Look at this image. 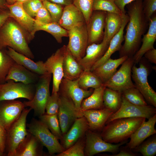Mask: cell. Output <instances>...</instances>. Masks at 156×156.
<instances>
[{
	"label": "cell",
	"instance_id": "23",
	"mask_svg": "<svg viewBox=\"0 0 156 156\" xmlns=\"http://www.w3.org/2000/svg\"><path fill=\"white\" fill-rule=\"evenodd\" d=\"M58 23L67 31L86 23L82 13L73 4L64 7L62 16Z\"/></svg>",
	"mask_w": 156,
	"mask_h": 156
},
{
	"label": "cell",
	"instance_id": "40",
	"mask_svg": "<svg viewBox=\"0 0 156 156\" xmlns=\"http://www.w3.org/2000/svg\"><path fill=\"white\" fill-rule=\"evenodd\" d=\"M14 62L5 49L0 50V84L5 82V79L9 70Z\"/></svg>",
	"mask_w": 156,
	"mask_h": 156
},
{
	"label": "cell",
	"instance_id": "10",
	"mask_svg": "<svg viewBox=\"0 0 156 156\" xmlns=\"http://www.w3.org/2000/svg\"><path fill=\"white\" fill-rule=\"evenodd\" d=\"M35 91L33 84H26L11 80L0 84V101L23 98L31 100Z\"/></svg>",
	"mask_w": 156,
	"mask_h": 156
},
{
	"label": "cell",
	"instance_id": "15",
	"mask_svg": "<svg viewBox=\"0 0 156 156\" xmlns=\"http://www.w3.org/2000/svg\"><path fill=\"white\" fill-rule=\"evenodd\" d=\"M78 80L79 78L71 80L63 78L60 86L58 92L71 99L77 110L83 116L81 109L82 101L90 96L94 90L83 89L79 85Z\"/></svg>",
	"mask_w": 156,
	"mask_h": 156
},
{
	"label": "cell",
	"instance_id": "9",
	"mask_svg": "<svg viewBox=\"0 0 156 156\" xmlns=\"http://www.w3.org/2000/svg\"><path fill=\"white\" fill-rule=\"evenodd\" d=\"M134 63L133 56L128 57L112 77L103 83V86L121 92L135 87L131 79L132 69Z\"/></svg>",
	"mask_w": 156,
	"mask_h": 156
},
{
	"label": "cell",
	"instance_id": "29",
	"mask_svg": "<svg viewBox=\"0 0 156 156\" xmlns=\"http://www.w3.org/2000/svg\"><path fill=\"white\" fill-rule=\"evenodd\" d=\"M128 57L125 56L115 59L110 58L91 71L96 75L103 83L112 77L117 70L118 67Z\"/></svg>",
	"mask_w": 156,
	"mask_h": 156
},
{
	"label": "cell",
	"instance_id": "53",
	"mask_svg": "<svg viewBox=\"0 0 156 156\" xmlns=\"http://www.w3.org/2000/svg\"><path fill=\"white\" fill-rule=\"evenodd\" d=\"M51 2L66 6L73 4V0H47Z\"/></svg>",
	"mask_w": 156,
	"mask_h": 156
},
{
	"label": "cell",
	"instance_id": "38",
	"mask_svg": "<svg viewBox=\"0 0 156 156\" xmlns=\"http://www.w3.org/2000/svg\"><path fill=\"white\" fill-rule=\"evenodd\" d=\"M136 152L141 153L143 156H153L156 154V137L152 136L133 149Z\"/></svg>",
	"mask_w": 156,
	"mask_h": 156
},
{
	"label": "cell",
	"instance_id": "51",
	"mask_svg": "<svg viewBox=\"0 0 156 156\" xmlns=\"http://www.w3.org/2000/svg\"><path fill=\"white\" fill-rule=\"evenodd\" d=\"M144 55L149 61L156 64V49L154 48L147 51Z\"/></svg>",
	"mask_w": 156,
	"mask_h": 156
},
{
	"label": "cell",
	"instance_id": "54",
	"mask_svg": "<svg viewBox=\"0 0 156 156\" xmlns=\"http://www.w3.org/2000/svg\"><path fill=\"white\" fill-rule=\"evenodd\" d=\"M0 8L2 10L8 9L7 6L6 0H0Z\"/></svg>",
	"mask_w": 156,
	"mask_h": 156
},
{
	"label": "cell",
	"instance_id": "42",
	"mask_svg": "<svg viewBox=\"0 0 156 156\" xmlns=\"http://www.w3.org/2000/svg\"><path fill=\"white\" fill-rule=\"evenodd\" d=\"M94 0H73V4L82 13L87 24L93 12Z\"/></svg>",
	"mask_w": 156,
	"mask_h": 156
},
{
	"label": "cell",
	"instance_id": "27",
	"mask_svg": "<svg viewBox=\"0 0 156 156\" xmlns=\"http://www.w3.org/2000/svg\"><path fill=\"white\" fill-rule=\"evenodd\" d=\"M128 15H123V21L121 27L118 32L111 40L108 48L103 55L93 66L90 71H92L95 68L100 66L108 59L115 52L119 51L122 47V44L124 40V33L125 27L129 21Z\"/></svg>",
	"mask_w": 156,
	"mask_h": 156
},
{
	"label": "cell",
	"instance_id": "56",
	"mask_svg": "<svg viewBox=\"0 0 156 156\" xmlns=\"http://www.w3.org/2000/svg\"><path fill=\"white\" fill-rule=\"evenodd\" d=\"M28 0H16V1L18 2L23 3Z\"/></svg>",
	"mask_w": 156,
	"mask_h": 156
},
{
	"label": "cell",
	"instance_id": "4",
	"mask_svg": "<svg viewBox=\"0 0 156 156\" xmlns=\"http://www.w3.org/2000/svg\"><path fill=\"white\" fill-rule=\"evenodd\" d=\"M27 131L35 136L43 146L53 155L62 153L65 150L47 126L40 120L33 118L27 124Z\"/></svg>",
	"mask_w": 156,
	"mask_h": 156
},
{
	"label": "cell",
	"instance_id": "25",
	"mask_svg": "<svg viewBox=\"0 0 156 156\" xmlns=\"http://www.w3.org/2000/svg\"><path fill=\"white\" fill-rule=\"evenodd\" d=\"M39 77L38 75L15 62L9 70L5 79V81L11 80L15 82H20L26 84H34L37 82Z\"/></svg>",
	"mask_w": 156,
	"mask_h": 156
},
{
	"label": "cell",
	"instance_id": "6",
	"mask_svg": "<svg viewBox=\"0 0 156 156\" xmlns=\"http://www.w3.org/2000/svg\"><path fill=\"white\" fill-rule=\"evenodd\" d=\"M51 75L48 72L39 76L35 86L33 98L23 102L25 107H29L33 109L34 114L38 117L45 113L46 104L50 96L49 86Z\"/></svg>",
	"mask_w": 156,
	"mask_h": 156
},
{
	"label": "cell",
	"instance_id": "46",
	"mask_svg": "<svg viewBox=\"0 0 156 156\" xmlns=\"http://www.w3.org/2000/svg\"><path fill=\"white\" fill-rule=\"evenodd\" d=\"M143 11L145 18L149 21L156 11V0H144Z\"/></svg>",
	"mask_w": 156,
	"mask_h": 156
},
{
	"label": "cell",
	"instance_id": "44",
	"mask_svg": "<svg viewBox=\"0 0 156 156\" xmlns=\"http://www.w3.org/2000/svg\"><path fill=\"white\" fill-rule=\"evenodd\" d=\"M59 106V95L58 92L52 93L47 101L45 110L47 114L53 115L58 114Z\"/></svg>",
	"mask_w": 156,
	"mask_h": 156
},
{
	"label": "cell",
	"instance_id": "24",
	"mask_svg": "<svg viewBox=\"0 0 156 156\" xmlns=\"http://www.w3.org/2000/svg\"><path fill=\"white\" fill-rule=\"evenodd\" d=\"M5 50L8 54L16 63L39 75L44 74L48 73L43 61H39L35 62L31 58L19 53L12 49L7 47Z\"/></svg>",
	"mask_w": 156,
	"mask_h": 156
},
{
	"label": "cell",
	"instance_id": "49",
	"mask_svg": "<svg viewBox=\"0 0 156 156\" xmlns=\"http://www.w3.org/2000/svg\"><path fill=\"white\" fill-rule=\"evenodd\" d=\"M131 150L125 146L123 147L122 148L119 150L118 153H116L109 156H136L138 154L133 152Z\"/></svg>",
	"mask_w": 156,
	"mask_h": 156
},
{
	"label": "cell",
	"instance_id": "7",
	"mask_svg": "<svg viewBox=\"0 0 156 156\" xmlns=\"http://www.w3.org/2000/svg\"><path fill=\"white\" fill-rule=\"evenodd\" d=\"M139 62V67L133 66L131 77L135 82V87L140 91L145 100L151 105L156 108V93L148 82L149 67L143 60L141 59Z\"/></svg>",
	"mask_w": 156,
	"mask_h": 156
},
{
	"label": "cell",
	"instance_id": "21",
	"mask_svg": "<svg viewBox=\"0 0 156 156\" xmlns=\"http://www.w3.org/2000/svg\"><path fill=\"white\" fill-rule=\"evenodd\" d=\"M82 112L88 122L89 129L94 131L102 130L108 118L114 113L105 107L83 110Z\"/></svg>",
	"mask_w": 156,
	"mask_h": 156
},
{
	"label": "cell",
	"instance_id": "47",
	"mask_svg": "<svg viewBox=\"0 0 156 156\" xmlns=\"http://www.w3.org/2000/svg\"><path fill=\"white\" fill-rule=\"evenodd\" d=\"M35 19L43 23H47L52 22L49 13L43 6L37 12Z\"/></svg>",
	"mask_w": 156,
	"mask_h": 156
},
{
	"label": "cell",
	"instance_id": "30",
	"mask_svg": "<svg viewBox=\"0 0 156 156\" xmlns=\"http://www.w3.org/2000/svg\"><path fill=\"white\" fill-rule=\"evenodd\" d=\"M39 30L44 31L50 33L59 43L62 42L63 37H68V31L62 27L58 23L52 22L43 23L35 19L33 30L31 34L32 38L36 32Z\"/></svg>",
	"mask_w": 156,
	"mask_h": 156
},
{
	"label": "cell",
	"instance_id": "5",
	"mask_svg": "<svg viewBox=\"0 0 156 156\" xmlns=\"http://www.w3.org/2000/svg\"><path fill=\"white\" fill-rule=\"evenodd\" d=\"M31 110L30 107L25 108L18 119L7 130L5 154L7 156H14L17 146L27 135V118Z\"/></svg>",
	"mask_w": 156,
	"mask_h": 156
},
{
	"label": "cell",
	"instance_id": "26",
	"mask_svg": "<svg viewBox=\"0 0 156 156\" xmlns=\"http://www.w3.org/2000/svg\"><path fill=\"white\" fill-rule=\"evenodd\" d=\"M12 18L31 37L35 19L29 16L24 10L22 3L16 1L7 5Z\"/></svg>",
	"mask_w": 156,
	"mask_h": 156
},
{
	"label": "cell",
	"instance_id": "17",
	"mask_svg": "<svg viewBox=\"0 0 156 156\" xmlns=\"http://www.w3.org/2000/svg\"><path fill=\"white\" fill-rule=\"evenodd\" d=\"M86 25L88 44L96 43L103 40L107 12L94 11Z\"/></svg>",
	"mask_w": 156,
	"mask_h": 156
},
{
	"label": "cell",
	"instance_id": "1",
	"mask_svg": "<svg viewBox=\"0 0 156 156\" xmlns=\"http://www.w3.org/2000/svg\"><path fill=\"white\" fill-rule=\"evenodd\" d=\"M129 21L124 36V42L119 50L120 57L133 56L138 49L146 21L143 11L142 0H135L128 4Z\"/></svg>",
	"mask_w": 156,
	"mask_h": 156
},
{
	"label": "cell",
	"instance_id": "36",
	"mask_svg": "<svg viewBox=\"0 0 156 156\" xmlns=\"http://www.w3.org/2000/svg\"><path fill=\"white\" fill-rule=\"evenodd\" d=\"M39 120L48 127L51 133L58 139L60 140L63 134L60 128L57 114L49 115L46 113L39 116Z\"/></svg>",
	"mask_w": 156,
	"mask_h": 156
},
{
	"label": "cell",
	"instance_id": "8",
	"mask_svg": "<svg viewBox=\"0 0 156 156\" xmlns=\"http://www.w3.org/2000/svg\"><path fill=\"white\" fill-rule=\"evenodd\" d=\"M127 141L115 144L110 143L104 140L101 134L88 129L85 134V155L92 156L105 152L116 153L120 147Z\"/></svg>",
	"mask_w": 156,
	"mask_h": 156
},
{
	"label": "cell",
	"instance_id": "35",
	"mask_svg": "<svg viewBox=\"0 0 156 156\" xmlns=\"http://www.w3.org/2000/svg\"><path fill=\"white\" fill-rule=\"evenodd\" d=\"M78 83L81 88L85 90L99 88L103 86V84L100 79L90 70L83 71L79 78Z\"/></svg>",
	"mask_w": 156,
	"mask_h": 156
},
{
	"label": "cell",
	"instance_id": "18",
	"mask_svg": "<svg viewBox=\"0 0 156 156\" xmlns=\"http://www.w3.org/2000/svg\"><path fill=\"white\" fill-rule=\"evenodd\" d=\"M109 43L106 39L103 38L100 43H93L87 46L85 56L78 61L83 70H90L94 64L104 54Z\"/></svg>",
	"mask_w": 156,
	"mask_h": 156
},
{
	"label": "cell",
	"instance_id": "33",
	"mask_svg": "<svg viewBox=\"0 0 156 156\" xmlns=\"http://www.w3.org/2000/svg\"><path fill=\"white\" fill-rule=\"evenodd\" d=\"M105 88V87L102 86L94 89L90 96L83 99L81 106V111L104 108L103 96Z\"/></svg>",
	"mask_w": 156,
	"mask_h": 156
},
{
	"label": "cell",
	"instance_id": "12",
	"mask_svg": "<svg viewBox=\"0 0 156 156\" xmlns=\"http://www.w3.org/2000/svg\"><path fill=\"white\" fill-rule=\"evenodd\" d=\"M156 109L151 105L141 106L133 104L122 96L119 109L109 117L106 124L114 120L124 118L143 117L148 119L156 114Z\"/></svg>",
	"mask_w": 156,
	"mask_h": 156
},
{
	"label": "cell",
	"instance_id": "19",
	"mask_svg": "<svg viewBox=\"0 0 156 156\" xmlns=\"http://www.w3.org/2000/svg\"><path fill=\"white\" fill-rule=\"evenodd\" d=\"M88 129V125L86 118L84 116L78 118L68 131L63 135L60 140V143L65 150L67 149L84 136Z\"/></svg>",
	"mask_w": 156,
	"mask_h": 156
},
{
	"label": "cell",
	"instance_id": "48",
	"mask_svg": "<svg viewBox=\"0 0 156 156\" xmlns=\"http://www.w3.org/2000/svg\"><path fill=\"white\" fill-rule=\"evenodd\" d=\"M7 130L0 124V156L5 155Z\"/></svg>",
	"mask_w": 156,
	"mask_h": 156
},
{
	"label": "cell",
	"instance_id": "11",
	"mask_svg": "<svg viewBox=\"0 0 156 156\" xmlns=\"http://www.w3.org/2000/svg\"><path fill=\"white\" fill-rule=\"evenodd\" d=\"M69 40L67 48L77 61L85 56L88 45V36L86 23L68 30Z\"/></svg>",
	"mask_w": 156,
	"mask_h": 156
},
{
	"label": "cell",
	"instance_id": "2",
	"mask_svg": "<svg viewBox=\"0 0 156 156\" xmlns=\"http://www.w3.org/2000/svg\"><path fill=\"white\" fill-rule=\"evenodd\" d=\"M26 32L10 17L0 29V50L10 47L31 58L34 56L28 45L31 41Z\"/></svg>",
	"mask_w": 156,
	"mask_h": 156
},
{
	"label": "cell",
	"instance_id": "39",
	"mask_svg": "<svg viewBox=\"0 0 156 156\" xmlns=\"http://www.w3.org/2000/svg\"><path fill=\"white\" fill-rule=\"evenodd\" d=\"M92 9L93 11H101L120 15L124 14L116 5L113 0H94Z\"/></svg>",
	"mask_w": 156,
	"mask_h": 156
},
{
	"label": "cell",
	"instance_id": "16",
	"mask_svg": "<svg viewBox=\"0 0 156 156\" xmlns=\"http://www.w3.org/2000/svg\"><path fill=\"white\" fill-rule=\"evenodd\" d=\"M25 107L18 100L0 101V124L7 130L20 116Z\"/></svg>",
	"mask_w": 156,
	"mask_h": 156
},
{
	"label": "cell",
	"instance_id": "37",
	"mask_svg": "<svg viewBox=\"0 0 156 156\" xmlns=\"http://www.w3.org/2000/svg\"><path fill=\"white\" fill-rule=\"evenodd\" d=\"M122 95L127 101L133 104L141 106L148 105L142 94L135 87L122 91Z\"/></svg>",
	"mask_w": 156,
	"mask_h": 156
},
{
	"label": "cell",
	"instance_id": "58",
	"mask_svg": "<svg viewBox=\"0 0 156 156\" xmlns=\"http://www.w3.org/2000/svg\"></svg>",
	"mask_w": 156,
	"mask_h": 156
},
{
	"label": "cell",
	"instance_id": "14",
	"mask_svg": "<svg viewBox=\"0 0 156 156\" xmlns=\"http://www.w3.org/2000/svg\"><path fill=\"white\" fill-rule=\"evenodd\" d=\"M67 50V46L63 45L53 53L44 62L47 72L53 75L52 93L59 91L60 86L63 77V63Z\"/></svg>",
	"mask_w": 156,
	"mask_h": 156
},
{
	"label": "cell",
	"instance_id": "22",
	"mask_svg": "<svg viewBox=\"0 0 156 156\" xmlns=\"http://www.w3.org/2000/svg\"><path fill=\"white\" fill-rule=\"evenodd\" d=\"M43 147L35 136L28 132L17 146L14 156H41Z\"/></svg>",
	"mask_w": 156,
	"mask_h": 156
},
{
	"label": "cell",
	"instance_id": "43",
	"mask_svg": "<svg viewBox=\"0 0 156 156\" xmlns=\"http://www.w3.org/2000/svg\"><path fill=\"white\" fill-rule=\"evenodd\" d=\"M43 6L47 10L51 17L52 22L58 23L63 13V5L49 1L42 0Z\"/></svg>",
	"mask_w": 156,
	"mask_h": 156
},
{
	"label": "cell",
	"instance_id": "55",
	"mask_svg": "<svg viewBox=\"0 0 156 156\" xmlns=\"http://www.w3.org/2000/svg\"><path fill=\"white\" fill-rule=\"evenodd\" d=\"M7 5L13 4L16 2V0H6Z\"/></svg>",
	"mask_w": 156,
	"mask_h": 156
},
{
	"label": "cell",
	"instance_id": "31",
	"mask_svg": "<svg viewBox=\"0 0 156 156\" xmlns=\"http://www.w3.org/2000/svg\"><path fill=\"white\" fill-rule=\"evenodd\" d=\"M63 78L71 80L79 78L84 71L68 48L63 61Z\"/></svg>",
	"mask_w": 156,
	"mask_h": 156
},
{
	"label": "cell",
	"instance_id": "45",
	"mask_svg": "<svg viewBox=\"0 0 156 156\" xmlns=\"http://www.w3.org/2000/svg\"><path fill=\"white\" fill-rule=\"evenodd\" d=\"M23 7L31 17H35L38 10L43 6L42 0H28L22 3Z\"/></svg>",
	"mask_w": 156,
	"mask_h": 156
},
{
	"label": "cell",
	"instance_id": "50",
	"mask_svg": "<svg viewBox=\"0 0 156 156\" xmlns=\"http://www.w3.org/2000/svg\"><path fill=\"white\" fill-rule=\"evenodd\" d=\"M135 0H114L118 8L123 14H125V7L126 5L131 3Z\"/></svg>",
	"mask_w": 156,
	"mask_h": 156
},
{
	"label": "cell",
	"instance_id": "13",
	"mask_svg": "<svg viewBox=\"0 0 156 156\" xmlns=\"http://www.w3.org/2000/svg\"><path fill=\"white\" fill-rule=\"evenodd\" d=\"M58 93L59 106L57 115L63 135L68 131L77 118L83 116L77 110L71 99Z\"/></svg>",
	"mask_w": 156,
	"mask_h": 156
},
{
	"label": "cell",
	"instance_id": "20",
	"mask_svg": "<svg viewBox=\"0 0 156 156\" xmlns=\"http://www.w3.org/2000/svg\"><path fill=\"white\" fill-rule=\"evenodd\" d=\"M143 121L139 127L130 136L129 142L126 147L131 150L139 145L146 138L156 133L155 125L156 122V114Z\"/></svg>",
	"mask_w": 156,
	"mask_h": 156
},
{
	"label": "cell",
	"instance_id": "52",
	"mask_svg": "<svg viewBox=\"0 0 156 156\" xmlns=\"http://www.w3.org/2000/svg\"><path fill=\"white\" fill-rule=\"evenodd\" d=\"M10 17L11 16L9 9L0 11V29Z\"/></svg>",
	"mask_w": 156,
	"mask_h": 156
},
{
	"label": "cell",
	"instance_id": "41",
	"mask_svg": "<svg viewBox=\"0 0 156 156\" xmlns=\"http://www.w3.org/2000/svg\"><path fill=\"white\" fill-rule=\"evenodd\" d=\"M85 135L79 139L72 146L57 156H84Z\"/></svg>",
	"mask_w": 156,
	"mask_h": 156
},
{
	"label": "cell",
	"instance_id": "3",
	"mask_svg": "<svg viewBox=\"0 0 156 156\" xmlns=\"http://www.w3.org/2000/svg\"><path fill=\"white\" fill-rule=\"evenodd\" d=\"M146 118L134 117L118 118L108 122L101 134L103 139L112 144L127 140Z\"/></svg>",
	"mask_w": 156,
	"mask_h": 156
},
{
	"label": "cell",
	"instance_id": "32",
	"mask_svg": "<svg viewBox=\"0 0 156 156\" xmlns=\"http://www.w3.org/2000/svg\"><path fill=\"white\" fill-rule=\"evenodd\" d=\"M124 14L120 15L107 12L103 38L109 42L120 30L122 25Z\"/></svg>",
	"mask_w": 156,
	"mask_h": 156
},
{
	"label": "cell",
	"instance_id": "34",
	"mask_svg": "<svg viewBox=\"0 0 156 156\" xmlns=\"http://www.w3.org/2000/svg\"><path fill=\"white\" fill-rule=\"evenodd\" d=\"M103 99L104 107L115 113L120 107L122 101V92L105 87Z\"/></svg>",
	"mask_w": 156,
	"mask_h": 156
},
{
	"label": "cell",
	"instance_id": "57",
	"mask_svg": "<svg viewBox=\"0 0 156 156\" xmlns=\"http://www.w3.org/2000/svg\"><path fill=\"white\" fill-rule=\"evenodd\" d=\"M2 10V9L0 8V11H1V10Z\"/></svg>",
	"mask_w": 156,
	"mask_h": 156
},
{
	"label": "cell",
	"instance_id": "28",
	"mask_svg": "<svg viewBox=\"0 0 156 156\" xmlns=\"http://www.w3.org/2000/svg\"><path fill=\"white\" fill-rule=\"evenodd\" d=\"M149 21L148 29L146 34L144 35L141 46L133 56L135 63H139L144 53L154 48V44L156 39V15H153Z\"/></svg>",
	"mask_w": 156,
	"mask_h": 156
}]
</instances>
